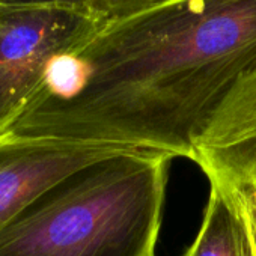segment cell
Wrapping results in <instances>:
<instances>
[{
	"instance_id": "6da1fadb",
	"label": "cell",
	"mask_w": 256,
	"mask_h": 256,
	"mask_svg": "<svg viewBox=\"0 0 256 256\" xmlns=\"http://www.w3.org/2000/svg\"><path fill=\"white\" fill-rule=\"evenodd\" d=\"M254 64L256 0H169L54 54L6 133L192 160Z\"/></svg>"
},
{
	"instance_id": "7a4b0ae2",
	"label": "cell",
	"mask_w": 256,
	"mask_h": 256,
	"mask_svg": "<svg viewBox=\"0 0 256 256\" xmlns=\"http://www.w3.org/2000/svg\"><path fill=\"white\" fill-rule=\"evenodd\" d=\"M174 158L125 151L36 198L0 234V256H154Z\"/></svg>"
},
{
	"instance_id": "3957f363",
	"label": "cell",
	"mask_w": 256,
	"mask_h": 256,
	"mask_svg": "<svg viewBox=\"0 0 256 256\" xmlns=\"http://www.w3.org/2000/svg\"><path fill=\"white\" fill-rule=\"evenodd\" d=\"M104 23L88 8L0 6V136L18 119L53 56Z\"/></svg>"
},
{
	"instance_id": "277c9868",
	"label": "cell",
	"mask_w": 256,
	"mask_h": 256,
	"mask_svg": "<svg viewBox=\"0 0 256 256\" xmlns=\"http://www.w3.org/2000/svg\"><path fill=\"white\" fill-rule=\"evenodd\" d=\"M125 150L28 138L0 136V234L36 198L80 169Z\"/></svg>"
},
{
	"instance_id": "5b68a950",
	"label": "cell",
	"mask_w": 256,
	"mask_h": 256,
	"mask_svg": "<svg viewBox=\"0 0 256 256\" xmlns=\"http://www.w3.org/2000/svg\"><path fill=\"white\" fill-rule=\"evenodd\" d=\"M210 133L229 175L256 190V64L228 92Z\"/></svg>"
},
{
	"instance_id": "8992f818",
	"label": "cell",
	"mask_w": 256,
	"mask_h": 256,
	"mask_svg": "<svg viewBox=\"0 0 256 256\" xmlns=\"http://www.w3.org/2000/svg\"><path fill=\"white\" fill-rule=\"evenodd\" d=\"M184 256H256L247 220L226 186L210 181L199 232Z\"/></svg>"
},
{
	"instance_id": "52a82bcc",
	"label": "cell",
	"mask_w": 256,
	"mask_h": 256,
	"mask_svg": "<svg viewBox=\"0 0 256 256\" xmlns=\"http://www.w3.org/2000/svg\"><path fill=\"white\" fill-rule=\"evenodd\" d=\"M88 10L104 22H119L133 17L169 0H86Z\"/></svg>"
},
{
	"instance_id": "ba28073f",
	"label": "cell",
	"mask_w": 256,
	"mask_h": 256,
	"mask_svg": "<svg viewBox=\"0 0 256 256\" xmlns=\"http://www.w3.org/2000/svg\"><path fill=\"white\" fill-rule=\"evenodd\" d=\"M226 187L230 190L232 196L235 198L236 204L240 205V208L247 220V224L250 228V234H252V238H253V242L256 247V192L250 190V188H244V187H230V186H226Z\"/></svg>"
},
{
	"instance_id": "9c48e42d",
	"label": "cell",
	"mask_w": 256,
	"mask_h": 256,
	"mask_svg": "<svg viewBox=\"0 0 256 256\" xmlns=\"http://www.w3.org/2000/svg\"><path fill=\"white\" fill-rule=\"evenodd\" d=\"M0 6H74L88 8L86 0H0Z\"/></svg>"
}]
</instances>
